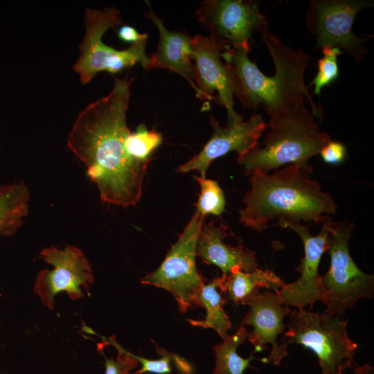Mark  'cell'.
<instances>
[{"instance_id": "1", "label": "cell", "mask_w": 374, "mask_h": 374, "mask_svg": "<svg viewBox=\"0 0 374 374\" xmlns=\"http://www.w3.org/2000/svg\"><path fill=\"white\" fill-rule=\"evenodd\" d=\"M131 80L114 78L111 91L80 112L67 139L69 148L87 167L102 202L135 206L150 162L134 158L127 140L126 115Z\"/></svg>"}, {"instance_id": "2", "label": "cell", "mask_w": 374, "mask_h": 374, "mask_svg": "<svg viewBox=\"0 0 374 374\" xmlns=\"http://www.w3.org/2000/svg\"><path fill=\"white\" fill-rule=\"evenodd\" d=\"M313 168L292 163L271 173L250 174L239 222L258 233L280 222L322 224L337 213L332 196L312 177Z\"/></svg>"}, {"instance_id": "3", "label": "cell", "mask_w": 374, "mask_h": 374, "mask_svg": "<svg viewBox=\"0 0 374 374\" xmlns=\"http://www.w3.org/2000/svg\"><path fill=\"white\" fill-rule=\"evenodd\" d=\"M315 118L306 104L270 117L263 141L238 156V163L249 175L255 171L267 173L288 164L308 162L331 140Z\"/></svg>"}, {"instance_id": "4", "label": "cell", "mask_w": 374, "mask_h": 374, "mask_svg": "<svg viewBox=\"0 0 374 374\" xmlns=\"http://www.w3.org/2000/svg\"><path fill=\"white\" fill-rule=\"evenodd\" d=\"M287 330L280 342L311 350L317 357L322 374H344L355 366L358 348L347 332V321L339 316L319 314L303 308L292 310Z\"/></svg>"}, {"instance_id": "5", "label": "cell", "mask_w": 374, "mask_h": 374, "mask_svg": "<svg viewBox=\"0 0 374 374\" xmlns=\"http://www.w3.org/2000/svg\"><path fill=\"white\" fill-rule=\"evenodd\" d=\"M275 67L273 76L263 74L262 106L270 117L287 113L291 108L308 103L315 118H323V111L313 100L305 84V71L311 57L301 49H294L268 28L261 32Z\"/></svg>"}, {"instance_id": "6", "label": "cell", "mask_w": 374, "mask_h": 374, "mask_svg": "<svg viewBox=\"0 0 374 374\" xmlns=\"http://www.w3.org/2000/svg\"><path fill=\"white\" fill-rule=\"evenodd\" d=\"M352 222H329L328 250L329 270L321 276L325 291L324 313L340 317L361 299H371L374 292V276L363 272L349 251Z\"/></svg>"}, {"instance_id": "7", "label": "cell", "mask_w": 374, "mask_h": 374, "mask_svg": "<svg viewBox=\"0 0 374 374\" xmlns=\"http://www.w3.org/2000/svg\"><path fill=\"white\" fill-rule=\"evenodd\" d=\"M84 21L85 35L79 46L81 53L73 66L82 84L88 83L100 71L116 73L136 63L148 70L150 61L145 53L148 37L132 43L123 51H118L102 41L106 30L121 23L118 9L114 7L103 10L87 8Z\"/></svg>"}, {"instance_id": "8", "label": "cell", "mask_w": 374, "mask_h": 374, "mask_svg": "<svg viewBox=\"0 0 374 374\" xmlns=\"http://www.w3.org/2000/svg\"><path fill=\"white\" fill-rule=\"evenodd\" d=\"M204 219V216L195 212L159 268L141 279L143 285H153L170 292L181 314L190 308H202L199 297L205 279L198 272L195 257Z\"/></svg>"}, {"instance_id": "9", "label": "cell", "mask_w": 374, "mask_h": 374, "mask_svg": "<svg viewBox=\"0 0 374 374\" xmlns=\"http://www.w3.org/2000/svg\"><path fill=\"white\" fill-rule=\"evenodd\" d=\"M373 6L371 0H313L308 3L305 21L315 37V48H338L361 62L368 54L366 46L371 37H362L353 31L355 17Z\"/></svg>"}, {"instance_id": "10", "label": "cell", "mask_w": 374, "mask_h": 374, "mask_svg": "<svg viewBox=\"0 0 374 374\" xmlns=\"http://www.w3.org/2000/svg\"><path fill=\"white\" fill-rule=\"evenodd\" d=\"M196 15L209 30V37L229 48L249 50L253 34L267 28L266 17L255 1L207 0Z\"/></svg>"}, {"instance_id": "11", "label": "cell", "mask_w": 374, "mask_h": 374, "mask_svg": "<svg viewBox=\"0 0 374 374\" xmlns=\"http://www.w3.org/2000/svg\"><path fill=\"white\" fill-rule=\"evenodd\" d=\"M39 256L54 266L52 270H41L34 285L44 305L53 310L54 297L62 291L72 300L84 296L82 289L89 292L94 277L89 262L80 249L70 245L64 249L51 247L44 249Z\"/></svg>"}, {"instance_id": "12", "label": "cell", "mask_w": 374, "mask_h": 374, "mask_svg": "<svg viewBox=\"0 0 374 374\" xmlns=\"http://www.w3.org/2000/svg\"><path fill=\"white\" fill-rule=\"evenodd\" d=\"M229 48L217 43L208 37H192V60L194 69L196 94L199 99L209 105L215 100L213 93L217 92V102L223 105L227 113L228 125L243 121V117L234 109L235 80L230 66L222 60V52Z\"/></svg>"}, {"instance_id": "13", "label": "cell", "mask_w": 374, "mask_h": 374, "mask_svg": "<svg viewBox=\"0 0 374 374\" xmlns=\"http://www.w3.org/2000/svg\"><path fill=\"white\" fill-rule=\"evenodd\" d=\"M331 218L322 223L320 232L312 235L309 226L301 222H280L278 226L289 228L301 238L304 247V256L296 270L299 278L284 286L276 293L287 306L303 308H312L317 301H325V291L319 274V266L323 253L328 248L329 222Z\"/></svg>"}, {"instance_id": "14", "label": "cell", "mask_w": 374, "mask_h": 374, "mask_svg": "<svg viewBox=\"0 0 374 374\" xmlns=\"http://www.w3.org/2000/svg\"><path fill=\"white\" fill-rule=\"evenodd\" d=\"M245 305L249 306V310L240 326L253 327V330L247 333V339L253 345L255 352H262L270 344L269 355L262 362L278 366L288 352L287 346L277 341V337L287 328L283 319L290 314L292 309L282 302L276 292L269 290L259 292Z\"/></svg>"}, {"instance_id": "15", "label": "cell", "mask_w": 374, "mask_h": 374, "mask_svg": "<svg viewBox=\"0 0 374 374\" xmlns=\"http://www.w3.org/2000/svg\"><path fill=\"white\" fill-rule=\"evenodd\" d=\"M210 118L214 130L213 135L197 154L177 168L179 172L197 170L200 177L204 178L213 160L231 151L237 152L238 156L245 154L258 144L267 128L262 116L256 113L245 121L226 127H222L215 118L211 116Z\"/></svg>"}, {"instance_id": "16", "label": "cell", "mask_w": 374, "mask_h": 374, "mask_svg": "<svg viewBox=\"0 0 374 374\" xmlns=\"http://www.w3.org/2000/svg\"><path fill=\"white\" fill-rule=\"evenodd\" d=\"M230 235L223 224L216 225L211 221L203 225L197 242L196 256L204 263L218 267L223 275L236 270L251 271L258 269L254 251L240 244L231 247L224 242Z\"/></svg>"}, {"instance_id": "17", "label": "cell", "mask_w": 374, "mask_h": 374, "mask_svg": "<svg viewBox=\"0 0 374 374\" xmlns=\"http://www.w3.org/2000/svg\"><path fill=\"white\" fill-rule=\"evenodd\" d=\"M146 17L157 26L159 33L157 48L150 57L148 70L167 69L184 77L198 92L194 66L192 64V37L169 30L162 21L150 10Z\"/></svg>"}, {"instance_id": "18", "label": "cell", "mask_w": 374, "mask_h": 374, "mask_svg": "<svg viewBox=\"0 0 374 374\" xmlns=\"http://www.w3.org/2000/svg\"><path fill=\"white\" fill-rule=\"evenodd\" d=\"M219 278V290L236 305H245L260 288L278 292L285 284L272 271L256 269L251 271H234Z\"/></svg>"}, {"instance_id": "19", "label": "cell", "mask_w": 374, "mask_h": 374, "mask_svg": "<svg viewBox=\"0 0 374 374\" xmlns=\"http://www.w3.org/2000/svg\"><path fill=\"white\" fill-rule=\"evenodd\" d=\"M30 193L23 183L0 186V237H8L19 229L28 213Z\"/></svg>"}, {"instance_id": "20", "label": "cell", "mask_w": 374, "mask_h": 374, "mask_svg": "<svg viewBox=\"0 0 374 374\" xmlns=\"http://www.w3.org/2000/svg\"><path fill=\"white\" fill-rule=\"evenodd\" d=\"M219 278L213 279L207 285H204L199 294V301L202 308L206 310L205 319L202 321L188 319L189 323L196 327L212 328L224 339L231 328V323L223 305L226 299L222 296V292L217 291Z\"/></svg>"}, {"instance_id": "21", "label": "cell", "mask_w": 374, "mask_h": 374, "mask_svg": "<svg viewBox=\"0 0 374 374\" xmlns=\"http://www.w3.org/2000/svg\"><path fill=\"white\" fill-rule=\"evenodd\" d=\"M247 328L240 326L234 334L214 346L215 368L213 374H244V370L251 367L250 362L254 359L253 354L244 359L237 353L238 347L247 340Z\"/></svg>"}, {"instance_id": "22", "label": "cell", "mask_w": 374, "mask_h": 374, "mask_svg": "<svg viewBox=\"0 0 374 374\" xmlns=\"http://www.w3.org/2000/svg\"><path fill=\"white\" fill-rule=\"evenodd\" d=\"M161 141V133L148 130L144 124H141L135 132L129 134L127 147L130 154L136 159L150 162L151 154Z\"/></svg>"}, {"instance_id": "23", "label": "cell", "mask_w": 374, "mask_h": 374, "mask_svg": "<svg viewBox=\"0 0 374 374\" xmlns=\"http://www.w3.org/2000/svg\"><path fill=\"white\" fill-rule=\"evenodd\" d=\"M200 184L201 192L195 204L199 214L205 217L208 214L219 215L225 209L226 201L224 192L218 183L212 179L195 177Z\"/></svg>"}, {"instance_id": "24", "label": "cell", "mask_w": 374, "mask_h": 374, "mask_svg": "<svg viewBox=\"0 0 374 374\" xmlns=\"http://www.w3.org/2000/svg\"><path fill=\"white\" fill-rule=\"evenodd\" d=\"M323 57L318 61V71L309 87L314 85L313 93L320 96L323 88L333 83L339 77L337 57L344 52L338 48H321Z\"/></svg>"}, {"instance_id": "25", "label": "cell", "mask_w": 374, "mask_h": 374, "mask_svg": "<svg viewBox=\"0 0 374 374\" xmlns=\"http://www.w3.org/2000/svg\"><path fill=\"white\" fill-rule=\"evenodd\" d=\"M107 341L116 348L118 353L116 359H105V374H132L130 372L137 367L139 362L131 353L121 346L114 338H107Z\"/></svg>"}, {"instance_id": "26", "label": "cell", "mask_w": 374, "mask_h": 374, "mask_svg": "<svg viewBox=\"0 0 374 374\" xmlns=\"http://www.w3.org/2000/svg\"><path fill=\"white\" fill-rule=\"evenodd\" d=\"M156 348L157 352L162 356L161 358L157 360L148 359L132 353V355L141 365V368L139 371L132 374H143L145 373L169 374L171 373L170 362L172 359H175L177 356L157 346H156Z\"/></svg>"}, {"instance_id": "27", "label": "cell", "mask_w": 374, "mask_h": 374, "mask_svg": "<svg viewBox=\"0 0 374 374\" xmlns=\"http://www.w3.org/2000/svg\"><path fill=\"white\" fill-rule=\"evenodd\" d=\"M319 154L326 163L337 165L342 163L345 159L346 148L339 141L330 140L321 150Z\"/></svg>"}, {"instance_id": "28", "label": "cell", "mask_w": 374, "mask_h": 374, "mask_svg": "<svg viewBox=\"0 0 374 374\" xmlns=\"http://www.w3.org/2000/svg\"><path fill=\"white\" fill-rule=\"evenodd\" d=\"M118 37L122 41L132 44L148 37V35L145 33L141 34L134 28L125 25L119 28Z\"/></svg>"}, {"instance_id": "29", "label": "cell", "mask_w": 374, "mask_h": 374, "mask_svg": "<svg viewBox=\"0 0 374 374\" xmlns=\"http://www.w3.org/2000/svg\"><path fill=\"white\" fill-rule=\"evenodd\" d=\"M354 373L355 374H374V368L368 364L356 365L355 366Z\"/></svg>"}, {"instance_id": "30", "label": "cell", "mask_w": 374, "mask_h": 374, "mask_svg": "<svg viewBox=\"0 0 374 374\" xmlns=\"http://www.w3.org/2000/svg\"><path fill=\"white\" fill-rule=\"evenodd\" d=\"M0 296H1V294H0Z\"/></svg>"}]
</instances>
